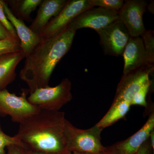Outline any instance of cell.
<instances>
[{
	"mask_svg": "<svg viewBox=\"0 0 154 154\" xmlns=\"http://www.w3.org/2000/svg\"><path fill=\"white\" fill-rule=\"evenodd\" d=\"M94 8L90 0H70L59 14L51 19L39 34L41 41L46 40L60 33L69 26L80 14L88 9Z\"/></svg>",
	"mask_w": 154,
	"mask_h": 154,
	"instance_id": "6",
	"label": "cell"
},
{
	"mask_svg": "<svg viewBox=\"0 0 154 154\" xmlns=\"http://www.w3.org/2000/svg\"><path fill=\"white\" fill-rule=\"evenodd\" d=\"M153 154H154V153H153Z\"/></svg>",
	"mask_w": 154,
	"mask_h": 154,
	"instance_id": "31",
	"label": "cell"
},
{
	"mask_svg": "<svg viewBox=\"0 0 154 154\" xmlns=\"http://www.w3.org/2000/svg\"><path fill=\"white\" fill-rule=\"evenodd\" d=\"M25 57L22 50L0 56V90L7 89L15 81L17 65Z\"/></svg>",
	"mask_w": 154,
	"mask_h": 154,
	"instance_id": "15",
	"label": "cell"
},
{
	"mask_svg": "<svg viewBox=\"0 0 154 154\" xmlns=\"http://www.w3.org/2000/svg\"><path fill=\"white\" fill-rule=\"evenodd\" d=\"M23 152L24 154H59L55 153L48 152H43L36 151L28 149L23 148Z\"/></svg>",
	"mask_w": 154,
	"mask_h": 154,
	"instance_id": "28",
	"label": "cell"
},
{
	"mask_svg": "<svg viewBox=\"0 0 154 154\" xmlns=\"http://www.w3.org/2000/svg\"><path fill=\"white\" fill-rule=\"evenodd\" d=\"M19 19L29 20L30 15L41 4L42 0H19L9 1Z\"/></svg>",
	"mask_w": 154,
	"mask_h": 154,
	"instance_id": "17",
	"label": "cell"
},
{
	"mask_svg": "<svg viewBox=\"0 0 154 154\" xmlns=\"http://www.w3.org/2000/svg\"><path fill=\"white\" fill-rule=\"evenodd\" d=\"M0 22L2 24L3 26L11 33V35L14 36V38L19 40L15 28L13 27V25L11 24V22L9 21L6 16L5 13L4 11V8H3L2 0H0Z\"/></svg>",
	"mask_w": 154,
	"mask_h": 154,
	"instance_id": "23",
	"label": "cell"
},
{
	"mask_svg": "<svg viewBox=\"0 0 154 154\" xmlns=\"http://www.w3.org/2000/svg\"><path fill=\"white\" fill-rule=\"evenodd\" d=\"M119 19L118 12L103 8H91L80 14L69 26L76 31L83 28H90L97 31Z\"/></svg>",
	"mask_w": 154,
	"mask_h": 154,
	"instance_id": "10",
	"label": "cell"
},
{
	"mask_svg": "<svg viewBox=\"0 0 154 154\" xmlns=\"http://www.w3.org/2000/svg\"><path fill=\"white\" fill-rule=\"evenodd\" d=\"M96 125L88 129L77 128L66 119L65 134L68 152L103 154L106 151L101 142L102 131Z\"/></svg>",
	"mask_w": 154,
	"mask_h": 154,
	"instance_id": "3",
	"label": "cell"
},
{
	"mask_svg": "<svg viewBox=\"0 0 154 154\" xmlns=\"http://www.w3.org/2000/svg\"><path fill=\"white\" fill-rule=\"evenodd\" d=\"M96 32L105 54L115 57L122 55L130 36L119 19Z\"/></svg>",
	"mask_w": 154,
	"mask_h": 154,
	"instance_id": "7",
	"label": "cell"
},
{
	"mask_svg": "<svg viewBox=\"0 0 154 154\" xmlns=\"http://www.w3.org/2000/svg\"><path fill=\"white\" fill-rule=\"evenodd\" d=\"M19 40L15 38L0 40V56L21 50Z\"/></svg>",
	"mask_w": 154,
	"mask_h": 154,
	"instance_id": "22",
	"label": "cell"
},
{
	"mask_svg": "<svg viewBox=\"0 0 154 154\" xmlns=\"http://www.w3.org/2000/svg\"><path fill=\"white\" fill-rule=\"evenodd\" d=\"M147 6V2L143 0H127L118 11L119 19L131 36H141L146 31L143 16Z\"/></svg>",
	"mask_w": 154,
	"mask_h": 154,
	"instance_id": "8",
	"label": "cell"
},
{
	"mask_svg": "<svg viewBox=\"0 0 154 154\" xmlns=\"http://www.w3.org/2000/svg\"><path fill=\"white\" fill-rule=\"evenodd\" d=\"M66 154H91L88 153H82L76 152H68Z\"/></svg>",
	"mask_w": 154,
	"mask_h": 154,
	"instance_id": "30",
	"label": "cell"
},
{
	"mask_svg": "<svg viewBox=\"0 0 154 154\" xmlns=\"http://www.w3.org/2000/svg\"><path fill=\"white\" fill-rule=\"evenodd\" d=\"M153 71L154 68L144 66L122 75L112 104L122 101L131 103L135 93L150 79V75Z\"/></svg>",
	"mask_w": 154,
	"mask_h": 154,
	"instance_id": "9",
	"label": "cell"
},
{
	"mask_svg": "<svg viewBox=\"0 0 154 154\" xmlns=\"http://www.w3.org/2000/svg\"><path fill=\"white\" fill-rule=\"evenodd\" d=\"M151 85L152 82L150 79L144 83L133 97L131 105H140L147 107L146 97Z\"/></svg>",
	"mask_w": 154,
	"mask_h": 154,
	"instance_id": "19",
	"label": "cell"
},
{
	"mask_svg": "<svg viewBox=\"0 0 154 154\" xmlns=\"http://www.w3.org/2000/svg\"><path fill=\"white\" fill-rule=\"evenodd\" d=\"M141 36L143 40L145 50L147 66L150 67L154 68V31L152 30H146L145 32Z\"/></svg>",
	"mask_w": 154,
	"mask_h": 154,
	"instance_id": "18",
	"label": "cell"
},
{
	"mask_svg": "<svg viewBox=\"0 0 154 154\" xmlns=\"http://www.w3.org/2000/svg\"><path fill=\"white\" fill-rule=\"evenodd\" d=\"M2 5L7 18L16 30L21 49L26 57L41 42V38L39 34L33 32L22 19L15 16L6 2L2 1Z\"/></svg>",
	"mask_w": 154,
	"mask_h": 154,
	"instance_id": "11",
	"label": "cell"
},
{
	"mask_svg": "<svg viewBox=\"0 0 154 154\" xmlns=\"http://www.w3.org/2000/svg\"><path fill=\"white\" fill-rule=\"evenodd\" d=\"M9 38H15L11 35V33L8 31L6 28L0 22V40L9 39ZM19 40V39H18Z\"/></svg>",
	"mask_w": 154,
	"mask_h": 154,
	"instance_id": "25",
	"label": "cell"
},
{
	"mask_svg": "<svg viewBox=\"0 0 154 154\" xmlns=\"http://www.w3.org/2000/svg\"><path fill=\"white\" fill-rule=\"evenodd\" d=\"M66 0H44L39 5L36 18L29 28L39 34L51 19L59 14L66 4Z\"/></svg>",
	"mask_w": 154,
	"mask_h": 154,
	"instance_id": "14",
	"label": "cell"
},
{
	"mask_svg": "<svg viewBox=\"0 0 154 154\" xmlns=\"http://www.w3.org/2000/svg\"><path fill=\"white\" fill-rule=\"evenodd\" d=\"M154 150L151 145L149 138L140 147L136 154H153Z\"/></svg>",
	"mask_w": 154,
	"mask_h": 154,
	"instance_id": "24",
	"label": "cell"
},
{
	"mask_svg": "<svg viewBox=\"0 0 154 154\" xmlns=\"http://www.w3.org/2000/svg\"><path fill=\"white\" fill-rule=\"evenodd\" d=\"M8 152L6 154H24L21 147L17 145H11L7 148Z\"/></svg>",
	"mask_w": 154,
	"mask_h": 154,
	"instance_id": "26",
	"label": "cell"
},
{
	"mask_svg": "<svg viewBox=\"0 0 154 154\" xmlns=\"http://www.w3.org/2000/svg\"><path fill=\"white\" fill-rule=\"evenodd\" d=\"M154 128V113L152 111L143 126L125 140L114 144L122 154H136L143 144L148 139Z\"/></svg>",
	"mask_w": 154,
	"mask_h": 154,
	"instance_id": "13",
	"label": "cell"
},
{
	"mask_svg": "<svg viewBox=\"0 0 154 154\" xmlns=\"http://www.w3.org/2000/svg\"><path fill=\"white\" fill-rule=\"evenodd\" d=\"M131 106L130 102L125 101L112 104L108 112L96 125L102 130L112 125L125 116Z\"/></svg>",
	"mask_w": 154,
	"mask_h": 154,
	"instance_id": "16",
	"label": "cell"
},
{
	"mask_svg": "<svg viewBox=\"0 0 154 154\" xmlns=\"http://www.w3.org/2000/svg\"><path fill=\"white\" fill-rule=\"evenodd\" d=\"M151 145L152 147L154 150V130L152 131L151 132L150 134L149 137Z\"/></svg>",
	"mask_w": 154,
	"mask_h": 154,
	"instance_id": "29",
	"label": "cell"
},
{
	"mask_svg": "<svg viewBox=\"0 0 154 154\" xmlns=\"http://www.w3.org/2000/svg\"><path fill=\"white\" fill-rule=\"evenodd\" d=\"M13 145L22 147V144L17 137L15 135L11 137L5 133L0 124V154H6L5 149Z\"/></svg>",
	"mask_w": 154,
	"mask_h": 154,
	"instance_id": "21",
	"label": "cell"
},
{
	"mask_svg": "<svg viewBox=\"0 0 154 154\" xmlns=\"http://www.w3.org/2000/svg\"><path fill=\"white\" fill-rule=\"evenodd\" d=\"M76 31L69 26L46 40L41 41L25 57L20 77L28 86L29 93L49 86L57 65L70 49Z\"/></svg>",
	"mask_w": 154,
	"mask_h": 154,
	"instance_id": "1",
	"label": "cell"
},
{
	"mask_svg": "<svg viewBox=\"0 0 154 154\" xmlns=\"http://www.w3.org/2000/svg\"><path fill=\"white\" fill-rule=\"evenodd\" d=\"M91 5L94 7L118 12L124 4L123 0H90Z\"/></svg>",
	"mask_w": 154,
	"mask_h": 154,
	"instance_id": "20",
	"label": "cell"
},
{
	"mask_svg": "<svg viewBox=\"0 0 154 154\" xmlns=\"http://www.w3.org/2000/svg\"><path fill=\"white\" fill-rule=\"evenodd\" d=\"M103 154H122L121 152L114 145L107 147L106 151Z\"/></svg>",
	"mask_w": 154,
	"mask_h": 154,
	"instance_id": "27",
	"label": "cell"
},
{
	"mask_svg": "<svg viewBox=\"0 0 154 154\" xmlns=\"http://www.w3.org/2000/svg\"><path fill=\"white\" fill-rule=\"evenodd\" d=\"M71 88V82L65 78L55 87L36 89L27 99L31 105L40 110L59 111L72 99Z\"/></svg>",
	"mask_w": 154,
	"mask_h": 154,
	"instance_id": "4",
	"label": "cell"
},
{
	"mask_svg": "<svg viewBox=\"0 0 154 154\" xmlns=\"http://www.w3.org/2000/svg\"><path fill=\"white\" fill-rule=\"evenodd\" d=\"M28 90L25 89L20 96L10 93L7 89L0 90V116L11 117L14 122L20 123L40 109L28 102Z\"/></svg>",
	"mask_w": 154,
	"mask_h": 154,
	"instance_id": "5",
	"label": "cell"
},
{
	"mask_svg": "<svg viewBox=\"0 0 154 154\" xmlns=\"http://www.w3.org/2000/svg\"><path fill=\"white\" fill-rule=\"evenodd\" d=\"M122 55L124 61L123 75L142 67L147 66L143 41L141 36H130Z\"/></svg>",
	"mask_w": 154,
	"mask_h": 154,
	"instance_id": "12",
	"label": "cell"
},
{
	"mask_svg": "<svg viewBox=\"0 0 154 154\" xmlns=\"http://www.w3.org/2000/svg\"><path fill=\"white\" fill-rule=\"evenodd\" d=\"M65 113L39 110L21 122L15 136L23 148L66 154Z\"/></svg>",
	"mask_w": 154,
	"mask_h": 154,
	"instance_id": "2",
	"label": "cell"
}]
</instances>
